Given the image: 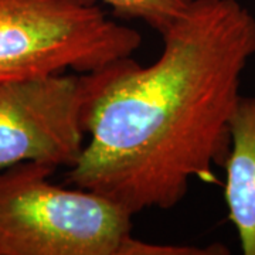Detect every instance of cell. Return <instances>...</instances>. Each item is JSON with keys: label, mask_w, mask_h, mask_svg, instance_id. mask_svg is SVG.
Wrapping results in <instances>:
<instances>
[{"label": "cell", "mask_w": 255, "mask_h": 255, "mask_svg": "<svg viewBox=\"0 0 255 255\" xmlns=\"http://www.w3.org/2000/svg\"><path fill=\"white\" fill-rule=\"evenodd\" d=\"M155 63L135 61L97 100L88 139L65 180L130 216L176 207L191 180L224 166L255 16L238 0H193L160 33Z\"/></svg>", "instance_id": "cell-1"}, {"label": "cell", "mask_w": 255, "mask_h": 255, "mask_svg": "<svg viewBox=\"0 0 255 255\" xmlns=\"http://www.w3.org/2000/svg\"><path fill=\"white\" fill-rule=\"evenodd\" d=\"M133 60L0 84V170L24 162L73 167L101 94Z\"/></svg>", "instance_id": "cell-4"}, {"label": "cell", "mask_w": 255, "mask_h": 255, "mask_svg": "<svg viewBox=\"0 0 255 255\" xmlns=\"http://www.w3.org/2000/svg\"><path fill=\"white\" fill-rule=\"evenodd\" d=\"M110 6L114 14L127 20H140L159 34L173 23L193 0H94Z\"/></svg>", "instance_id": "cell-6"}, {"label": "cell", "mask_w": 255, "mask_h": 255, "mask_svg": "<svg viewBox=\"0 0 255 255\" xmlns=\"http://www.w3.org/2000/svg\"><path fill=\"white\" fill-rule=\"evenodd\" d=\"M57 167L24 162L0 170V255H156L132 217L85 189L50 182Z\"/></svg>", "instance_id": "cell-2"}, {"label": "cell", "mask_w": 255, "mask_h": 255, "mask_svg": "<svg viewBox=\"0 0 255 255\" xmlns=\"http://www.w3.org/2000/svg\"><path fill=\"white\" fill-rule=\"evenodd\" d=\"M140 44L94 0H0V84L102 70Z\"/></svg>", "instance_id": "cell-3"}, {"label": "cell", "mask_w": 255, "mask_h": 255, "mask_svg": "<svg viewBox=\"0 0 255 255\" xmlns=\"http://www.w3.org/2000/svg\"><path fill=\"white\" fill-rule=\"evenodd\" d=\"M224 200L241 251L255 255V94L241 95L230 121Z\"/></svg>", "instance_id": "cell-5"}]
</instances>
